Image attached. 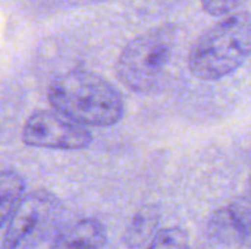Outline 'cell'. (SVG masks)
I'll return each instance as SVG.
<instances>
[{"mask_svg": "<svg viewBox=\"0 0 251 249\" xmlns=\"http://www.w3.org/2000/svg\"><path fill=\"white\" fill-rule=\"evenodd\" d=\"M53 110L85 128H109L125 113L121 92L99 73L76 69L57 76L47 90Z\"/></svg>", "mask_w": 251, "mask_h": 249, "instance_id": "1", "label": "cell"}, {"mask_svg": "<svg viewBox=\"0 0 251 249\" xmlns=\"http://www.w3.org/2000/svg\"><path fill=\"white\" fill-rule=\"evenodd\" d=\"M249 0H200L203 10L210 16H228L238 12Z\"/></svg>", "mask_w": 251, "mask_h": 249, "instance_id": "11", "label": "cell"}, {"mask_svg": "<svg viewBox=\"0 0 251 249\" xmlns=\"http://www.w3.org/2000/svg\"><path fill=\"white\" fill-rule=\"evenodd\" d=\"M176 44V28L163 23L132 38L116 62V76L124 87L137 94H149L166 79Z\"/></svg>", "mask_w": 251, "mask_h": 249, "instance_id": "3", "label": "cell"}, {"mask_svg": "<svg viewBox=\"0 0 251 249\" xmlns=\"http://www.w3.org/2000/svg\"><path fill=\"white\" fill-rule=\"evenodd\" d=\"M106 242V227L100 220L81 219L65 227L50 249H103Z\"/></svg>", "mask_w": 251, "mask_h": 249, "instance_id": "7", "label": "cell"}, {"mask_svg": "<svg viewBox=\"0 0 251 249\" xmlns=\"http://www.w3.org/2000/svg\"><path fill=\"white\" fill-rule=\"evenodd\" d=\"M60 217L59 200L47 191L26 195L6 225L1 249H37Z\"/></svg>", "mask_w": 251, "mask_h": 249, "instance_id": "4", "label": "cell"}, {"mask_svg": "<svg viewBox=\"0 0 251 249\" xmlns=\"http://www.w3.org/2000/svg\"><path fill=\"white\" fill-rule=\"evenodd\" d=\"M206 232L215 244L251 249V208L231 204L216 210L207 220Z\"/></svg>", "mask_w": 251, "mask_h": 249, "instance_id": "6", "label": "cell"}, {"mask_svg": "<svg viewBox=\"0 0 251 249\" xmlns=\"http://www.w3.org/2000/svg\"><path fill=\"white\" fill-rule=\"evenodd\" d=\"M25 179L15 170L0 172V229L4 227L25 198Z\"/></svg>", "mask_w": 251, "mask_h": 249, "instance_id": "9", "label": "cell"}, {"mask_svg": "<svg viewBox=\"0 0 251 249\" xmlns=\"http://www.w3.org/2000/svg\"><path fill=\"white\" fill-rule=\"evenodd\" d=\"M159 223H160V210L156 204H147L141 207L134 217L131 219L125 235L124 242L128 248L138 249L144 247L147 242L154 238V235L159 232Z\"/></svg>", "mask_w": 251, "mask_h": 249, "instance_id": "8", "label": "cell"}, {"mask_svg": "<svg viewBox=\"0 0 251 249\" xmlns=\"http://www.w3.org/2000/svg\"><path fill=\"white\" fill-rule=\"evenodd\" d=\"M147 249H190L188 232L179 226L162 229L150 241Z\"/></svg>", "mask_w": 251, "mask_h": 249, "instance_id": "10", "label": "cell"}, {"mask_svg": "<svg viewBox=\"0 0 251 249\" xmlns=\"http://www.w3.org/2000/svg\"><path fill=\"white\" fill-rule=\"evenodd\" d=\"M251 57V12H235L204 31L191 45L188 69L200 81H219Z\"/></svg>", "mask_w": 251, "mask_h": 249, "instance_id": "2", "label": "cell"}, {"mask_svg": "<svg viewBox=\"0 0 251 249\" xmlns=\"http://www.w3.org/2000/svg\"><path fill=\"white\" fill-rule=\"evenodd\" d=\"M22 142L32 148L79 151L91 145L93 134L53 109L35 110L24 123Z\"/></svg>", "mask_w": 251, "mask_h": 249, "instance_id": "5", "label": "cell"}]
</instances>
